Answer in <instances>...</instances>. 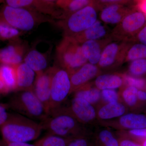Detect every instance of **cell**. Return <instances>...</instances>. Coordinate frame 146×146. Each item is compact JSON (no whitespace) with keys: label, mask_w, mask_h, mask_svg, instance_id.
I'll list each match as a JSON object with an SVG mask.
<instances>
[{"label":"cell","mask_w":146,"mask_h":146,"mask_svg":"<svg viewBox=\"0 0 146 146\" xmlns=\"http://www.w3.org/2000/svg\"><path fill=\"white\" fill-rule=\"evenodd\" d=\"M40 123L47 133L69 139L88 136L91 133L87 126L80 122L64 105L50 112Z\"/></svg>","instance_id":"obj_1"},{"label":"cell","mask_w":146,"mask_h":146,"mask_svg":"<svg viewBox=\"0 0 146 146\" xmlns=\"http://www.w3.org/2000/svg\"><path fill=\"white\" fill-rule=\"evenodd\" d=\"M43 130L41 123L14 112L9 113L0 132L5 142L27 143L39 138Z\"/></svg>","instance_id":"obj_2"},{"label":"cell","mask_w":146,"mask_h":146,"mask_svg":"<svg viewBox=\"0 0 146 146\" xmlns=\"http://www.w3.org/2000/svg\"><path fill=\"white\" fill-rule=\"evenodd\" d=\"M6 104L8 109L37 122H42L48 116L33 91H18Z\"/></svg>","instance_id":"obj_3"},{"label":"cell","mask_w":146,"mask_h":146,"mask_svg":"<svg viewBox=\"0 0 146 146\" xmlns=\"http://www.w3.org/2000/svg\"><path fill=\"white\" fill-rule=\"evenodd\" d=\"M1 21L11 27L23 31L31 30L42 23H54L50 16L23 8L6 5L1 11Z\"/></svg>","instance_id":"obj_4"},{"label":"cell","mask_w":146,"mask_h":146,"mask_svg":"<svg viewBox=\"0 0 146 146\" xmlns=\"http://www.w3.org/2000/svg\"><path fill=\"white\" fill-rule=\"evenodd\" d=\"M56 56L60 68L69 74L88 62L82 54L81 44L71 36H64L56 47Z\"/></svg>","instance_id":"obj_5"},{"label":"cell","mask_w":146,"mask_h":146,"mask_svg":"<svg viewBox=\"0 0 146 146\" xmlns=\"http://www.w3.org/2000/svg\"><path fill=\"white\" fill-rule=\"evenodd\" d=\"M94 5L87 6L65 19L58 21L56 25L63 30L64 36H74L86 30L96 23L98 20L97 10Z\"/></svg>","instance_id":"obj_6"},{"label":"cell","mask_w":146,"mask_h":146,"mask_svg":"<svg viewBox=\"0 0 146 146\" xmlns=\"http://www.w3.org/2000/svg\"><path fill=\"white\" fill-rule=\"evenodd\" d=\"M50 69L51 78L49 114L63 105L70 95L71 91L70 80L68 72L60 67H54Z\"/></svg>","instance_id":"obj_7"},{"label":"cell","mask_w":146,"mask_h":146,"mask_svg":"<svg viewBox=\"0 0 146 146\" xmlns=\"http://www.w3.org/2000/svg\"><path fill=\"white\" fill-rule=\"evenodd\" d=\"M145 23L144 13L133 11L113 29L110 36L113 41L130 42L133 36L143 28Z\"/></svg>","instance_id":"obj_8"},{"label":"cell","mask_w":146,"mask_h":146,"mask_svg":"<svg viewBox=\"0 0 146 146\" xmlns=\"http://www.w3.org/2000/svg\"><path fill=\"white\" fill-rule=\"evenodd\" d=\"M130 42L112 41L105 48L97 66L101 70L117 68L124 63Z\"/></svg>","instance_id":"obj_9"},{"label":"cell","mask_w":146,"mask_h":146,"mask_svg":"<svg viewBox=\"0 0 146 146\" xmlns=\"http://www.w3.org/2000/svg\"><path fill=\"white\" fill-rule=\"evenodd\" d=\"M7 5L14 7L27 9L52 18L61 20L62 14L55 3L51 0H7Z\"/></svg>","instance_id":"obj_10"},{"label":"cell","mask_w":146,"mask_h":146,"mask_svg":"<svg viewBox=\"0 0 146 146\" xmlns=\"http://www.w3.org/2000/svg\"><path fill=\"white\" fill-rule=\"evenodd\" d=\"M67 109L80 122L84 125H92L98 122L96 109L85 100L73 97Z\"/></svg>","instance_id":"obj_11"},{"label":"cell","mask_w":146,"mask_h":146,"mask_svg":"<svg viewBox=\"0 0 146 146\" xmlns=\"http://www.w3.org/2000/svg\"><path fill=\"white\" fill-rule=\"evenodd\" d=\"M102 125L115 129L128 131L146 128V115L127 113L116 119L100 123Z\"/></svg>","instance_id":"obj_12"},{"label":"cell","mask_w":146,"mask_h":146,"mask_svg":"<svg viewBox=\"0 0 146 146\" xmlns=\"http://www.w3.org/2000/svg\"><path fill=\"white\" fill-rule=\"evenodd\" d=\"M96 65L87 62L77 70L69 74L71 84V94L89 83L91 80L101 74Z\"/></svg>","instance_id":"obj_13"},{"label":"cell","mask_w":146,"mask_h":146,"mask_svg":"<svg viewBox=\"0 0 146 146\" xmlns=\"http://www.w3.org/2000/svg\"><path fill=\"white\" fill-rule=\"evenodd\" d=\"M50 69L36 75L33 91L44 106L48 115L50 111L51 94Z\"/></svg>","instance_id":"obj_14"},{"label":"cell","mask_w":146,"mask_h":146,"mask_svg":"<svg viewBox=\"0 0 146 146\" xmlns=\"http://www.w3.org/2000/svg\"><path fill=\"white\" fill-rule=\"evenodd\" d=\"M112 41L110 35L103 39L84 42L81 45L84 56L88 63L97 65L105 48Z\"/></svg>","instance_id":"obj_15"},{"label":"cell","mask_w":146,"mask_h":146,"mask_svg":"<svg viewBox=\"0 0 146 146\" xmlns=\"http://www.w3.org/2000/svg\"><path fill=\"white\" fill-rule=\"evenodd\" d=\"M127 5H114L101 11L100 18L105 23L118 25L126 16L133 11V9Z\"/></svg>","instance_id":"obj_16"},{"label":"cell","mask_w":146,"mask_h":146,"mask_svg":"<svg viewBox=\"0 0 146 146\" xmlns=\"http://www.w3.org/2000/svg\"><path fill=\"white\" fill-rule=\"evenodd\" d=\"M127 107L120 102L106 103L96 109L97 119L100 123L116 119L127 113Z\"/></svg>","instance_id":"obj_17"},{"label":"cell","mask_w":146,"mask_h":146,"mask_svg":"<svg viewBox=\"0 0 146 146\" xmlns=\"http://www.w3.org/2000/svg\"><path fill=\"white\" fill-rule=\"evenodd\" d=\"M110 35V33L107 27L103 24L101 21L97 20L86 30L71 37L81 45L87 41L103 39Z\"/></svg>","instance_id":"obj_18"},{"label":"cell","mask_w":146,"mask_h":146,"mask_svg":"<svg viewBox=\"0 0 146 146\" xmlns=\"http://www.w3.org/2000/svg\"><path fill=\"white\" fill-rule=\"evenodd\" d=\"M17 91H33L35 73L25 63L16 67Z\"/></svg>","instance_id":"obj_19"},{"label":"cell","mask_w":146,"mask_h":146,"mask_svg":"<svg viewBox=\"0 0 146 146\" xmlns=\"http://www.w3.org/2000/svg\"><path fill=\"white\" fill-rule=\"evenodd\" d=\"M25 49L23 45H10L0 50V62L16 67L22 63Z\"/></svg>","instance_id":"obj_20"},{"label":"cell","mask_w":146,"mask_h":146,"mask_svg":"<svg viewBox=\"0 0 146 146\" xmlns=\"http://www.w3.org/2000/svg\"><path fill=\"white\" fill-rule=\"evenodd\" d=\"M94 86L100 91L106 89H115L124 85V80L121 74H101L95 79Z\"/></svg>","instance_id":"obj_21"},{"label":"cell","mask_w":146,"mask_h":146,"mask_svg":"<svg viewBox=\"0 0 146 146\" xmlns=\"http://www.w3.org/2000/svg\"><path fill=\"white\" fill-rule=\"evenodd\" d=\"M94 2L91 0H58L55 1V3L62 13L63 20L84 7L94 5Z\"/></svg>","instance_id":"obj_22"},{"label":"cell","mask_w":146,"mask_h":146,"mask_svg":"<svg viewBox=\"0 0 146 146\" xmlns=\"http://www.w3.org/2000/svg\"><path fill=\"white\" fill-rule=\"evenodd\" d=\"M0 81L4 87L5 94L17 89L16 67L2 64L0 66Z\"/></svg>","instance_id":"obj_23"},{"label":"cell","mask_w":146,"mask_h":146,"mask_svg":"<svg viewBox=\"0 0 146 146\" xmlns=\"http://www.w3.org/2000/svg\"><path fill=\"white\" fill-rule=\"evenodd\" d=\"M24 62L34 71L36 75L44 72L47 67L45 56L36 50L30 51L24 58Z\"/></svg>","instance_id":"obj_24"},{"label":"cell","mask_w":146,"mask_h":146,"mask_svg":"<svg viewBox=\"0 0 146 146\" xmlns=\"http://www.w3.org/2000/svg\"><path fill=\"white\" fill-rule=\"evenodd\" d=\"M73 94V97L84 100L94 106L99 102L102 99L101 91L91 82L78 89Z\"/></svg>","instance_id":"obj_25"},{"label":"cell","mask_w":146,"mask_h":146,"mask_svg":"<svg viewBox=\"0 0 146 146\" xmlns=\"http://www.w3.org/2000/svg\"><path fill=\"white\" fill-rule=\"evenodd\" d=\"M138 89L133 86L123 85L121 88L119 93L120 98L123 100V104L127 107L133 108L138 106L137 98Z\"/></svg>","instance_id":"obj_26"},{"label":"cell","mask_w":146,"mask_h":146,"mask_svg":"<svg viewBox=\"0 0 146 146\" xmlns=\"http://www.w3.org/2000/svg\"><path fill=\"white\" fill-rule=\"evenodd\" d=\"M96 133L98 142L102 146H119V141L110 128L105 126L100 128Z\"/></svg>","instance_id":"obj_27"},{"label":"cell","mask_w":146,"mask_h":146,"mask_svg":"<svg viewBox=\"0 0 146 146\" xmlns=\"http://www.w3.org/2000/svg\"><path fill=\"white\" fill-rule=\"evenodd\" d=\"M71 139L47 133L34 144L36 146H68Z\"/></svg>","instance_id":"obj_28"},{"label":"cell","mask_w":146,"mask_h":146,"mask_svg":"<svg viewBox=\"0 0 146 146\" xmlns=\"http://www.w3.org/2000/svg\"><path fill=\"white\" fill-rule=\"evenodd\" d=\"M146 58V46L142 44L131 46L126 55L124 63Z\"/></svg>","instance_id":"obj_29"},{"label":"cell","mask_w":146,"mask_h":146,"mask_svg":"<svg viewBox=\"0 0 146 146\" xmlns=\"http://www.w3.org/2000/svg\"><path fill=\"white\" fill-rule=\"evenodd\" d=\"M128 74L141 78L146 74V58L133 60L129 66Z\"/></svg>","instance_id":"obj_30"},{"label":"cell","mask_w":146,"mask_h":146,"mask_svg":"<svg viewBox=\"0 0 146 146\" xmlns=\"http://www.w3.org/2000/svg\"><path fill=\"white\" fill-rule=\"evenodd\" d=\"M124 80V85L133 86L138 90H143L145 88L146 81L142 78L136 77L128 74H121Z\"/></svg>","instance_id":"obj_31"},{"label":"cell","mask_w":146,"mask_h":146,"mask_svg":"<svg viewBox=\"0 0 146 146\" xmlns=\"http://www.w3.org/2000/svg\"><path fill=\"white\" fill-rule=\"evenodd\" d=\"M20 34L18 29L0 20V37L3 39L15 38Z\"/></svg>","instance_id":"obj_32"},{"label":"cell","mask_w":146,"mask_h":146,"mask_svg":"<svg viewBox=\"0 0 146 146\" xmlns=\"http://www.w3.org/2000/svg\"><path fill=\"white\" fill-rule=\"evenodd\" d=\"M129 1L124 0H99L94 1V6L98 11L102 10L107 7L114 5H128Z\"/></svg>","instance_id":"obj_33"},{"label":"cell","mask_w":146,"mask_h":146,"mask_svg":"<svg viewBox=\"0 0 146 146\" xmlns=\"http://www.w3.org/2000/svg\"><path fill=\"white\" fill-rule=\"evenodd\" d=\"M102 99L106 103L120 102L119 93L115 89H106L101 91Z\"/></svg>","instance_id":"obj_34"},{"label":"cell","mask_w":146,"mask_h":146,"mask_svg":"<svg viewBox=\"0 0 146 146\" xmlns=\"http://www.w3.org/2000/svg\"><path fill=\"white\" fill-rule=\"evenodd\" d=\"M88 136H82L72 139L68 146H91Z\"/></svg>","instance_id":"obj_35"},{"label":"cell","mask_w":146,"mask_h":146,"mask_svg":"<svg viewBox=\"0 0 146 146\" xmlns=\"http://www.w3.org/2000/svg\"><path fill=\"white\" fill-rule=\"evenodd\" d=\"M8 109L6 104H0V130L8 118Z\"/></svg>","instance_id":"obj_36"},{"label":"cell","mask_w":146,"mask_h":146,"mask_svg":"<svg viewBox=\"0 0 146 146\" xmlns=\"http://www.w3.org/2000/svg\"><path fill=\"white\" fill-rule=\"evenodd\" d=\"M129 136L136 138H144L146 140V128L127 131Z\"/></svg>","instance_id":"obj_37"},{"label":"cell","mask_w":146,"mask_h":146,"mask_svg":"<svg viewBox=\"0 0 146 146\" xmlns=\"http://www.w3.org/2000/svg\"><path fill=\"white\" fill-rule=\"evenodd\" d=\"M137 38L142 44L146 46V26L144 27L138 33Z\"/></svg>","instance_id":"obj_38"},{"label":"cell","mask_w":146,"mask_h":146,"mask_svg":"<svg viewBox=\"0 0 146 146\" xmlns=\"http://www.w3.org/2000/svg\"><path fill=\"white\" fill-rule=\"evenodd\" d=\"M119 146H141L138 144L136 143L133 141L127 139L123 138L119 142Z\"/></svg>","instance_id":"obj_39"},{"label":"cell","mask_w":146,"mask_h":146,"mask_svg":"<svg viewBox=\"0 0 146 146\" xmlns=\"http://www.w3.org/2000/svg\"><path fill=\"white\" fill-rule=\"evenodd\" d=\"M3 141L6 146H36L35 144L32 145L25 142H7L3 140Z\"/></svg>","instance_id":"obj_40"},{"label":"cell","mask_w":146,"mask_h":146,"mask_svg":"<svg viewBox=\"0 0 146 146\" xmlns=\"http://www.w3.org/2000/svg\"><path fill=\"white\" fill-rule=\"evenodd\" d=\"M137 5L140 11L146 16V0L139 1Z\"/></svg>","instance_id":"obj_41"},{"label":"cell","mask_w":146,"mask_h":146,"mask_svg":"<svg viewBox=\"0 0 146 146\" xmlns=\"http://www.w3.org/2000/svg\"><path fill=\"white\" fill-rule=\"evenodd\" d=\"M137 98L138 101L144 102L146 101V92L143 90H138L137 92Z\"/></svg>","instance_id":"obj_42"},{"label":"cell","mask_w":146,"mask_h":146,"mask_svg":"<svg viewBox=\"0 0 146 146\" xmlns=\"http://www.w3.org/2000/svg\"><path fill=\"white\" fill-rule=\"evenodd\" d=\"M5 94V93L4 87L2 82L0 81V94Z\"/></svg>","instance_id":"obj_43"},{"label":"cell","mask_w":146,"mask_h":146,"mask_svg":"<svg viewBox=\"0 0 146 146\" xmlns=\"http://www.w3.org/2000/svg\"><path fill=\"white\" fill-rule=\"evenodd\" d=\"M0 146H6L4 143V141H3L2 139L1 140H0Z\"/></svg>","instance_id":"obj_44"},{"label":"cell","mask_w":146,"mask_h":146,"mask_svg":"<svg viewBox=\"0 0 146 146\" xmlns=\"http://www.w3.org/2000/svg\"><path fill=\"white\" fill-rule=\"evenodd\" d=\"M143 146H146V140L144 141L143 144Z\"/></svg>","instance_id":"obj_45"},{"label":"cell","mask_w":146,"mask_h":146,"mask_svg":"<svg viewBox=\"0 0 146 146\" xmlns=\"http://www.w3.org/2000/svg\"><path fill=\"white\" fill-rule=\"evenodd\" d=\"M146 89V86H145V88Z\"/></svg>","instance_id":"obj_46"}]
</instances>
